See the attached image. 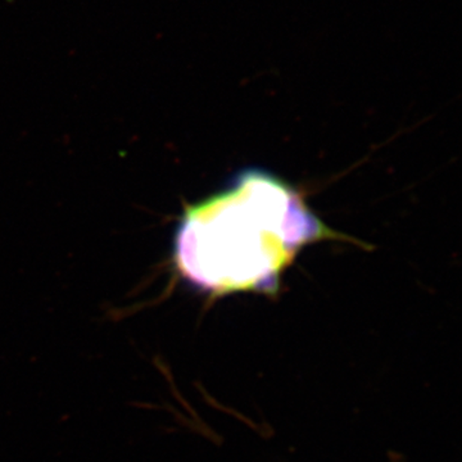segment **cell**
Instances as JSON below:
<instances>
[{
    "label": "cell",
    "mask_w": 462,
    "mask_h": 462,
    "mask_svg": "<svg viewBox=\"0 0 462 462\" xmlns=\"http://www.w3.org/2000/svg\"><path fill=\"white\" fill-rule=\"evenodd\" d=\"M279 176L245 169L218 193L185 207L173 236L176 273L209 297L276 296L282 273L311 243L338 239Z\"/></svg>",
    "instance_id": "6da1fadb"
}]
</instances>
